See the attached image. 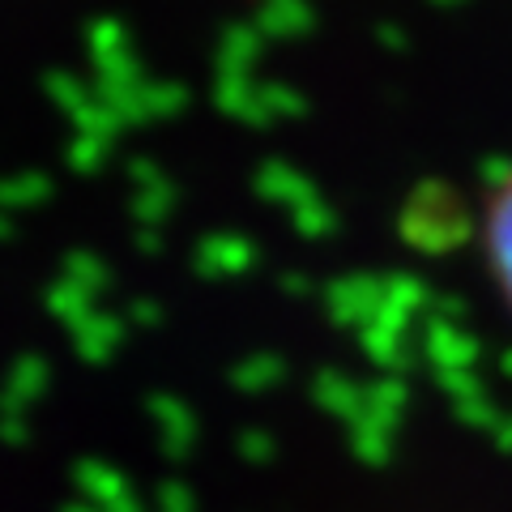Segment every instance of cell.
<instances>
[{"instance_id":"6da1fadb","label":"cell","mask_w":512,"mask_h":512,"mask_svg":"<svg viewBox=\"0 0 512 512\" xmlns=\"http://www.w3.org/2000/svg\"><path fill=\"white\" fill-rule=\"evenodd\" d=\"M478 256H483L487 282L500 299L504 316L512 320V167L500 171L483 197L478 218Z\"/></svg>"}]
</instances>
